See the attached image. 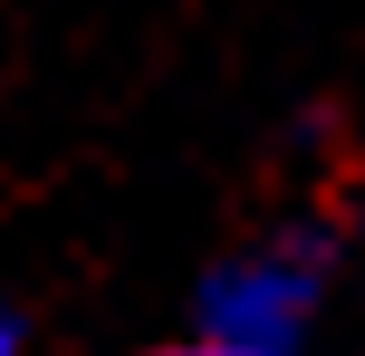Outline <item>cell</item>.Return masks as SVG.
Masks as SVG:
<instances>
[{
    "label": "cell",
    "mask_w": 365,
    "mask_h": 356,
    "mask_svg": "<svg viewBox=\"0 0 365 356\" xmlns=\"http://www.w3.org/2000/svg\"><path fill=\"white\" fill-rule=\"evenodd\" d=\"M317 308V250L308 241H269V250H240L202 280V327L212 337H240V347H289Z\"/></svg>",
    "instance_id": "1"
},
{
    "label": "cell",
    "mask_w": 365,
    "mask_h": 356,
    "mask_svg": "<svg viewBox=\"0 0 365 356\" xmlns=\"http://www.w3.org/2000/svg\"><path fill=\"white\" fill-rule=\"evenodd\" d=\"M154 356H269V347H240V337H212V327H202V337H182V347H154Z\"/></svg>",
    "instance_id": "2"
},
{
    "label": "cell",
    "mask_w": 365,
    "mask_h": 356,
    "mask_svg": "<svg viewBox=\"0 0 365 356\" xmlns=\"http://www.w3.org/2000/svg\"><path fill=\"white\" fill-rule=\"evenodd\" d=\"M0 356H19V327H10V308H0Z\"/></svg>",
    "instance_id": "3"
}]
</instances>
